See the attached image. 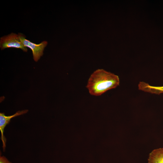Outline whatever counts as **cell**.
Instances as JSON below:
<instances>
[{"mask_svg":"<svg viewBox=\"0 0 163 163\" xmlns=\"http://www.w3.org/2000/svg\"><path fill=\"white\" fill-rule=\"evenodd\" d=\"M148 163H163V148L153 150L149 154Z\"/></svg>","mask_w":163,"mask_h":163,"instance_id":"5","label":"cell"},{"mask_svg":"<svg viewBox=\"0 0 163 163\" xmlns=\"http://www.w3.org/2000/svg\"><path fill=\"white\" fill-rule=\"evenodd\" d=\"M0 47L2 50L7 48H14L20 49L25 52L27 51V48L20 41L18 35L13 33L1 37Z\"/></svg>","mask_w":163,"mask_h":163,"instance_id":"3","label":"cell"},{"mask_svg":"<svg viewBox=\"0 0 163 163\" xmlns=\"http://www.w3.org/2000/svg\"><path fill=\"white\" fill-rule=\"evenodd\" d=\"M20 41L26 47L30 48L32 51L34 59L37 62L43 54L44 48L47 44V42L44 41L39 44H36L27 39L22 34H18Z\"/></svg>","mask_w":163,"mask_h":163,"instance_id":"2","label":"cell"},{"mask_svg":"<svg viewBox=\"0 0 163 163\" xmlns=\"http://www.w3.org/2000/svg\"><path fill=\"white\" fill-rule=\"evenodd\" d=\"M0 163H12L4 156H0Z\"/></svg>","mask_w":163,"mask_h":163,"instance_id":"7","label":"cell"},{"mask_svg":"<svg viewBox=\"0 0 163 163\" xmlns=\"http://www.w3.org/2000/svg\"><path fill=\"white\" fill-rule=\"evenodd\" d=\"M139 89L143 91L156 94L163 93V86H153L143 82H140L138 85Z\"/></svg>","mask_w":163,"mask_h":163,"instance_id":"6","label":"cell"},{"mask_svg":"<svg viewBox=\"0 0 163 163\" xmlns=\"http://www.w3.org/2000/svg\"><path fill=\"white\" fill-rule=\"evenodd\" d=\"M28 111L27 110H19L14 114L9 116H5L3 113H0V130L1 133V139L2 142V147L4 152L5 150L6 142V139L4 135L5 128L7 125L9 123L12 118L25 114Z\"/></svg>","mask_w":163,"mask_h":163,"instance_id":"4","label":"cell"},{"mask_svg":"<svg viewBox=\"0 0 163 163\" xmlns=\"http://www.w3.org/2000/svg\"><path fill=\"white\" fill-rule=\"evenodd\" d=\"M119 84L118 76L103 69H98L90 75L86 87L91 95L99 96L115 88Z\"/></svg>","mask_w":163,"mask_h":163,"instance_id":"1","label":"cell"}]
</instances>
